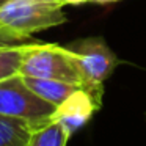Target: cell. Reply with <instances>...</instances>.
Wrapping results in <instances>:
<instances>
[{"label": "cell", "instance_id": "1", "mask_svg": "<svg viewBox=\"0 0 146 146\" xmlns=\"http://www.w3.org/2000/svg\"><path fill=\"white\" fill-rule=\"evenodd\" d=\"M66 21L57 0H7L0 5V25L25 38Z\"/></svg>", "mask_w": 146, "mask_h": 146}, {"label": "cell", "instance_id": "2", "mask_svg": "<svg viewBox=\"0 0 146 146\" xmlns=\"http://www.w3.org/2000/svg\"><path fill=\"white\" fill-rule=\"evenodd\" d=\"M83 80V90L102 101L104 82L118 66V58L102 38H85L66 46Z\"/></svg>", "mask_w": 146, "mask_h": 146}, {"label": "cell", "instance_id": "3", "mask_svg": "<svg viewBox=\"0 0 146 146\" xmlns=\"http://www.w3.org/2000/svg\"><path fill=\"white\" fill-rule=\"evenodd\" d=\"M19 76L54 79L83 88V80L66 46L35 42L30 46L19 69Z\"/></svg>", "mask_w": 146, "mask_h": 146}, {"label": "cell", "instance_id": "4", "mask_svg": "<svg viewBox=\"0 0 146 146\" xmlns=\"http://www.w3.org/2000/svg\"><path fill=\"white\" fill-rule=\"evenodd\" d=\"M55 108L36 96L19 74L0 80V115L27 121L38 129L50 123Z\"/></svg>", "mask_w": 146, "mask_h": 146}, {"label": "cell", "instance_id": "5", "mask_svg": "<svg viewBox=\"0 0 146 146\" xmlns=\"http://www.w3.org/2000/svg\"><path fill=\"white\" fill-rule=\"evenodd\" d=\"M101 107V102L86 90L77 88L71 96H68L57 108L52 116V121L58 123L68 135H72L79 129H82L90 118L93 116L98 108Z\"/></svg>", "mask_w": 146, "mask_h": 146}, {"label": "cell", "instance_id": "6", "mask_svg": "<svg viewBox=\"0 0 146 146\" xmlns=\"http://www.w3.org/2000/svg\"><path fill=\"white\" fill-rule=\"evenodd\" d=\"M25 82V85L35 93L36 96H39L41 99H44L49 104L58 105L76 91L79 86L71 85L66 82H60V80H54V79H39V77H24L21 76Z\"/></svg>", "mask_w": 146, "mask_h": 146}, {"label": "cell", "instance_id": "7", "mask_svg": "<svg viewBox=\"0 0 146 146\" xmlns=\"http://www.w3.org/2000/svg\"><path fill=\"white\" fill-rule=\"evenodd\" d=\"M35 130L27 121L0 115V146H29Z\"/></svg>", "mask_w": 146, "mask_h": 146}, {"label": "cell", "instance_id": "8", "mask_svg": "<svg viewBox=\"0 0 146 146\" xmlns=\"http://www.w3.org/2000/svg\"><path fill=\"white\" fill-rule=\"evenodd\" d=\"M39 42V41H38ZM35 44V42H32ZM32 44L14 46V47H0V80L17 76L24 58Z\"/></svg>", "mask_w": 146, "mask_h": 146}, {"label": "cell", "instance_id": "9", "mask_svg": "<svg viewBox=\"0 0 146 146\" xmlns=\"http://www.w3.org/2000/svg\"><path fill=\"white\" fill-rule=\"evenodd\" d=\"M69 138L71 137L60 124L50 121L49 124L38 127L33 132L29 146H66Z\"/></svg>", "mask_w": 146, "mask_h": 146}, {"label": "cell", "instance_id": "10", "mask_svg": "<svg viewBox=\"0 0 146 146\" xmlns=\"http://www.w3.org/2000/svg\"><path fill=\"white\" fill-rule=\"evenodd\" d=\"M39 39L36 38H25L17 33L11 32V30L5 29L3 25H0V47H14V46H24V44H32V42H38Z\"/></svg>", "mask_w": 146, "mask_h": 146}, {"label": "cell", "instance_id": "11", "mask_svg": "<svg viewBox=\"0 0 146 146\" xmlns=\"http://www.w3.org/2000/svg\"><path fill=\"white\" fill-rule=\"evenodd\" d=\"M61 7H66V5H82V3H88L90 0H57Z\"/></svg>", "mask_w": 146, "mask_h": 146}, {"label": "cell", "instance_id": "12", "mask_svg": "<svg viewBox=\"0 0 146 146\" xmlns=\"http://www.w3.org/2000/svg\"><path fill=\"white\" fill-rule=\"evenodd\" d=\"M91 3H113V2H118V0H90Z\"/></svg>", "mask_w": 146, "mask_h": 146}, {"label": "cell", "instance_id": "13", "mask_svg": "<svg viewBox=\"0 0 146 146\" xmlns=\"http://www.w3.org/2000/svg\"><path fill=\"white\" fill-rule=\"evenodd\" d=\"M2 3H3V0H0V5H2Z\"/></svg>", "mask_w": 146, "mask_h": 146}, {"label": "cell", "instance_id": "14", "mask_svg": "<svg viewBox=\"0 0 146 146\" xmlns=\"http://www.w3.org/2000/svg\"><path fill=\"white\" fill-rule=\"evenodd\" d=\"M3 2H7V0H3Z\"/></svg>", "mask_w": 146, "mask_h": 146}]
</instances>
